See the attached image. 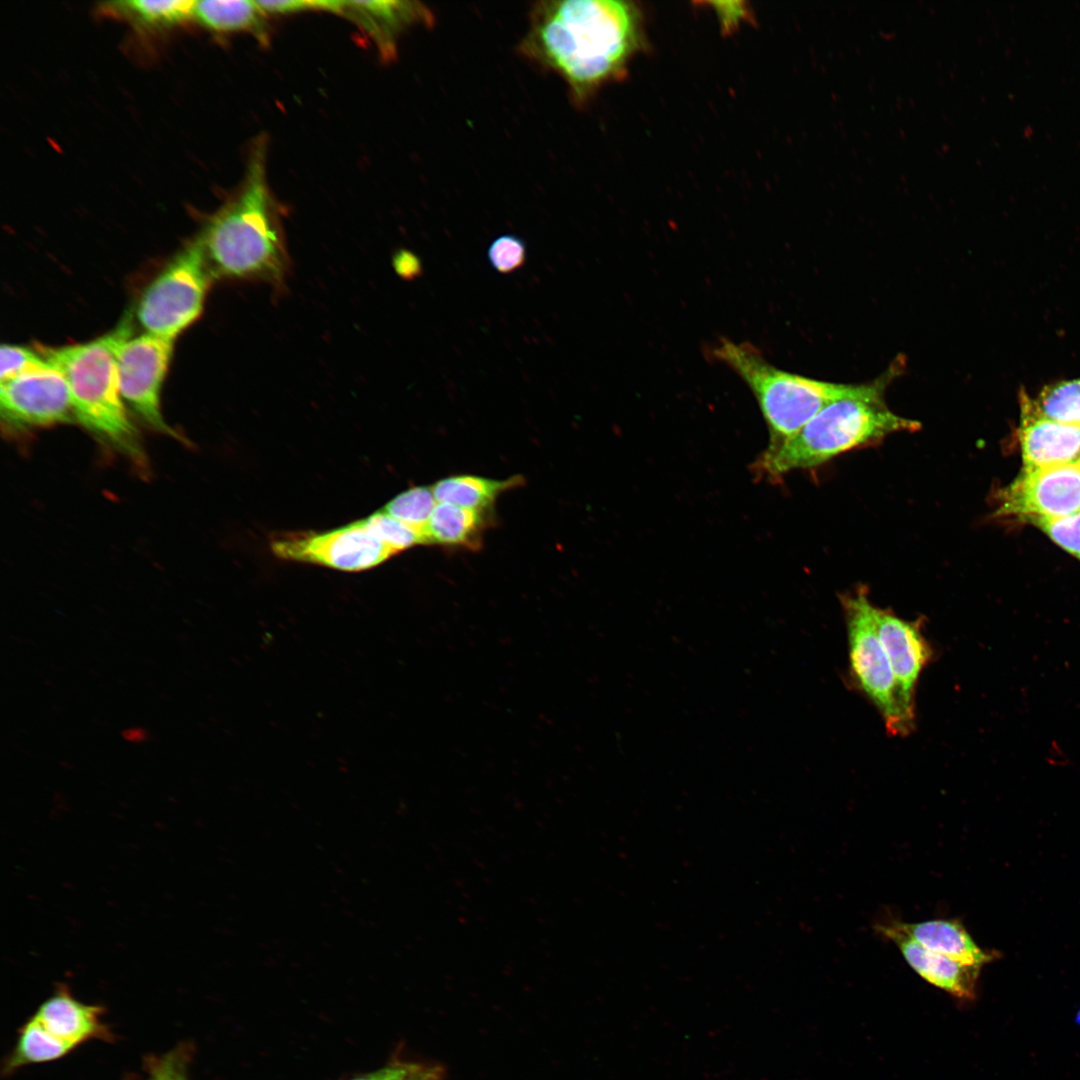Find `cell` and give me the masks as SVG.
<instances>
[{"instance_id":"10","label":"cell","mask_w":1080,"mask_h":1080,"mask_svg":"<svg viewBox=\"0 0 1080 1080\" xmlns=\"http://www.w3.org/2000/svg\"><path fill=\"white\" fill-rule=\"evenodd\" d=\"M1080 512V465L1023 469L997 496L996 515L1031 522Z\"/></svg>"},{"instance_id":"17","label":"cell","mask_w":1080,"mask_h":1080,"mask_svg":"<svg viewBox=\"0 0 1080 1080\" xmlns=\"http://www.w3.org/2000/svg\"><path fill=\"white\" fill-rule=\"evenodd\" d=\"M892 923L926 949L961 964L981 967L993 960V955L982 950L957 919L918 923L893 920Z\"/></svg>"},{"instance_id":"24","label":"cell","mask_w":1080,"mask_h":1080,"mask_svg":"<svg viewBox=\"0 0 1080 1080\" xmlns=\"http://www.w3.org/2000/svg\"><path fill=\"white\" fill-rule=\"evenodd\" d=\"M436 502L431 488L418 486L397 495L382 511L423 532Z\"/></svg>"},{"instance_id":"3","label":"cell","mask_w":1080,"mask_h":1080,"mask_svg":"<svg viewBox=\"0 0 1080 1080\" xmlns=\"http://www.w3.org/2000/svg\"><path fill=\"white\" fill-rule=\"evenodd\" d=\"M131 335V316L128 315L114 330L92 341L39 347L38 351L65 378L74 418L100 442L125 456L145 473L147 457L127 414L118 383V352Z\"/></svg>"},{"instance_id":"35","label":"cell","mask_w":1080,"mask_h":1080,"mask_svg":"<svg viewBox=\"0 0 1080 1080\" xmlns=\"http://www.w3.org/2000/svg\"><path fill=\"white\" fill-rule=\"evenodd\" d=\"M1080 465V464H1079Z\"/></svg>"},{"instance_id":"28","label":"cell","mask_w":1080,"mask_h":1080,"mask_svg":"<svg viewBox=\"0 0 1080 1080\" xmlns=\"http://www.w3.org/2000/svg\"><path fill=\"white\" fill-rule=\"evenodd\" d=\"M1030 523L1080 560V512L1060 518L1036 519Z\"/></svg>"},{"instance_id":"30","label":"cell","mask_w":1080,"mask_h":1080,"mask_svg":"<svg viewBox=\"0 0 1080 1080\" xmlns=\"http://www.w3.org/2000/svg\"><path fill=\"white\" fill-rule=\"evenodd\" d=\"M184 1055L178 1052L163 1056L151 1063L150 1080H187L184 1069Z\"/></svg>"},{"instance_id":"20","label":"cell","mask_w":1080,"mask_h":1080,"mask_svg":"<svg viewBox=\"0 0 1080 1080\" xmlns=\"http://www.w3.org/2000/svg\"><path fill=\"white\" fill-rule=\"evenodd\" d=\"M483 512L437 503L423 531L426 544L473 548L480 543Z\"/></svg>"},{"instance_id":"6","label":"cell","mask_w":1080,"mask_h":1080,"mask_svg":"<svg viewBox=\"0 0 1080 1080\" xmlns=\"http://www.w3.org/2000/svg\"><path fill=\"white\" fill-rule=\"evenodd\" d=\"M848 640L849 670L856 687L881 714L887 732L905 736L915 721L903 711L895 678L879 639L875 608L863 587L841 595Z\"/></svg>"},{"instance_id":"2","label":"cell","mask_w":1080,"mask_h":1080,"mask_svg":"<svg viewBox=\"0 0 1080 1080\" xmlns=\"http://www.w3.org/2000/svg\"><path fill=\"white\" fill-rule=\"evenodd\" d=\"M266 148V138L258 137L241 188L198 237L214 278L281 286L288 276L290 257L267 181Z\"/></svg>"},{"instance_id":"29","label":"cell","mask_w":1080,"mask_h":1080,"mask_svg":"<svg viewBox=\"0 0 1080 1080\" xmlns=\"http://www.w3.org/2000/svg\"><path fill=\"white\" fill-rule=\"evenodd\" d=\"M260 8L266 13L286 14L306 10H325L339 14L341 1H257Z\"/></svg>"},{"instance_id":"34","label":"cell","mask_w":1080,"mask_h":1080,"mask_svg":"<svg viewBox=\"0 0 1080 1080\" xmlns=\"http://www.w3.org/2000/svg\"><path fill=\"white\" fill-rule=\"evenodd\" d=\"M122 737L131 743H143L148 740L149 733L143 727H129L122 731Z\"/></svg>"},{"instance_id":"12","label":"cell","mask_w":1080,"mask_h":1080,"mask_svg":"<svg viewBox=\"0 0 1080 1080\" xmlns=\"http://www.w3.org/2000/svg\"><path fill=\"white\" fill-rule=\"evenodd\" d=\"M879 639L888 657L900 705L915 721V691L919 677L933 658V649L924 636L922 618L905 620L890 609L875 608Z\"/></svg>"},{"instance_id":"1","label":"cell","mask_w":1080,"mask_h":1080,"mask_svg":"<svg viewBox=\"0 0 1080 1080\" xmlns=\"http://www.w3.org/2000/svg\"><path fill=\"white\" fill-rule=\"evenodd\" d=\"M637 41L638 17L629 2L549 0L531 8L519 49L556 73L581 105L623 72Z\"/></svg>"},{"instance_id":"21","label":"cell","mask_w":1080,"mask_h":1080,"mask_svg":"<svg viewBox=\"0 0 1080 1080\" xmlns=\"http://www.w3.org/2000/svg\"><path fill=\"white\" fill-rule=\"evenodd\" d=\"M522 482L520 476L494 480L475 475H456L439 480L431 489L438 503L486 512L502 492Z\"/></svg>"},{"instance_id":"36","label":"cell","mask_w":1080,"mask_h":1080,"mask_svg":"<svg viewBox=\"0 0 1080 1080\" xmlns=\"http://www.w3.org/2000/svg\"><path fill=\"white\" fill-rule=\"evenodd\" d=\"M150 1080V1079H149Z\"/></svg>"},{"instance_id":"4","label":"cell","mask_w":1080,"mask_h":1080,"mask_svg":"<svg viewBox=\"0 0 1080 1080\" xmlns=\"http://www.w3.org/2000/svg\"><path fill=\"white\" fill-rule=\"evenodd\" d=\"M713 358L737 374L753 393L769 432L767 447H775L799 432L818 412L844 398L884 396L887 386L904 368V360L863 384L833 383L781 370L752 344L722 339Z\"/></svg>"},{"instance_id":"32","label":"cell","mask_w":1080,"mask_h":1080,"mask_svg":"<svg viewBox=\"0 0 1080 1080\" xmlns=\"http://www.w3.org/2000/svg\"><path fill=\"white\" fill-rule=\"evenodd\" d=\"M410 1066L411 1063H394L353 1080H400Z\"/></svg>"},{"instance_id":"8","label":"cell","mask_w":1080,"mask_h":1080,"mask_svg":"<svg viewBox=\"0 0 1080 1080\" xmlns=\"http://www.w3.org/2000/svg\"><path fill=\"white\" fill-rule=\"evenodd\" d=\"M270 547L281 559L350 572L373 568L397 554L371 533L364 520L327 532L281 534Z\"/></svg>"},{"instance_id":"18","label":"cell","mask_w":1080,"mask_h":1080,"mask_svg":"<svg viewBox=\"0 0 1080 1080\" xmlns=\"http://www.w3.org/2000/svg\"><path fill=\"white\" fill-rule=\"evenodd\" d=\"M266 13L257 1L202 0L194 1L192 18L217 33L248 32L258 41L269 40Z\"/></svg>"},{"instance_id":"11","label":"cell","mask_w":1080,"mask_h":1080,"mask_svg":"<svg viewBox=\"0 0 1080 1080\" xmlns=\"http://www.w3.org/2000/svg\"><path fill=\"white\" fill-rule=\"evenodd\" d=\"M0 412L9 433L71 422L74 417L69 387L54 367L0 382Z\"/></svg>"},{"instance_id":"26","label":"cell","mask_w":1080,"mask_h":1080,"mask_svg":"<svg viewBox=\"0 0 1080 1080\" xmlns=\"http://www.w3.org/2000/svg\"><path fill=\"white\" fill-rule=\"evenodd\" d=\"M0 357V382L25 373L53 367L38 350L33 351L24 346L2 344Z\"/></svg>"},{"instance_id":"9","label":"cell","mask_w":1080,"mask_h":1080,"mask_svg":"<svg viewBox=\"0 0 1080 1080\" xmlns=\"http://www.w3.org/2000/svg\"><path fill=\"white\" fill-rule=\"evenodd\" d=\"M174 340L144 333L127 339L118 352L121 397L151 428L182 439L164 421L160 391L173 351Z\"/></svg>"},{"instance_id":"5","label":"cell","mask_w":1080,"mask_h":1080,"mask_svg":"<svg viewBox=\"0 0 1080 1080\" xmlns=\"http://www.w3.org/2000/svg\"><path fill=\"white\" fill-rule=\"evenodd\" d=\"M916 420L894 413L884 396L849 397L818 412L799 432L767 447L752 466L762 479L777 480L788 472L819 466L852 449L898 432L920 428Z\"/></svg>"},{"instance_id":"22","label":"cell","mask_w":1080,"mask_h":1080,"mask_svg":"<svg viewBox=\"0 0 1080 1080\" xmlns=\"http://www.w3.org/2000/svg\"><path fill=\"white\" fill-rule=\"evenodd\" d=\"M77 1047L48 1032L40 1023L31 1018L22 1028L16 1047L8 1062L6 1072H12L24 1065L56 1060Z\"/></svg>"},{"instance_id":"33","label":"cell","mask_w":1080,"mask_h":1080,"mask_svg":"<svg viewBox=\"0 0 1080 1080\" xmlns=\"http://www.w3.org/2000/svg\"><path fill=\"white\" fill-rule=\"evenodd\" d=\"M444 1071L438 1065L411 1063L400 1080H443Z\"/></svg>"},{"instance_id":"15","label":"cell","mask_w":1080,"mask_h":1080,"mask_svg":"<svg viewBox=\"0 0 1080 1080\" xmlns=\"http://www.w3.org/2000/svg\"><path fill=\"white\" fill-rule=\"evenodd\" d=\"M364 29L384 55L395 54V42L401 32L415 24L430 25L434 16L415 1H342L341 13Z\"/></svg>"},{"instance_id":"13","label":"cell","mask_w":1080,"mask_h":1080,"mask_svg":"<svg viewBox=\"0 0 1080 1080\" xmlns=\"http://www.w3.org/2000/svg\"><path fill=\"white\" fill-rule=\"evenodd\" d=\"M1020 441L1024 469L1080 464V425L1041 416L1032 408L1030 397L1020 393Z\"/></svg>"},{"instance_id":"16","label":"cell","mask_w":1080,"mask_h":1080,"mask_svg":"<svg viewBox=\"0 0 1080 1080\" xmlns=\"http://www.w3.org/2000/svg\"><path fill=\"white\" fill-rule=\"evenodd\" d=\"M102 1014V1007L80 1002L65 985H60L32 1018L54 1036L78 1046L90 1039L106 1037Z\"/></svg>"},{"instance_id":"31","label":"cell","mask_w":1080,"mask_h":1080,"mask_svg":"<svg viewBox=\"0 0 1080 1080\" xmlns=\"http://www.w3.org/2000/svg\"><path fill=\"white\" fill-rule=\"evenodd\" d=\"M393 263L396 272L404 279H415L422 274L420 259L410 251L399 250Z\"/></svg>"},{"instance_id":"27","label":"cell","mask_w":1080,"mask_h":1080,"mask_svg":"<svg viewBox=\"0 0 1080 1080\" xmlns=\"http://www.w3.org/2000/svg\"><path fill=\"white\" fill-rule=\"evenodd\" d=\"M488 261L499 273L509 274L520 269L526 261V245L515 235L505 234L489 246Z\"/></svg>"},{"instance_id":"7","label":"cell","mask_w":1080,"mask_h":1080,"mask_svg":"<svg viewBox=\"0 0 1080 1080\" xmlns=\"http://www.w3.org/2000/svg\"><path fill=\"white\" fill-rule=\"evenodd\" d=\"M213 274L198 238L148 285L137 307L146 333L174 340L201 314Z\"/></svg>"},{"instance_id":"14","label":"cell","mask_w":1080,"mask_h":1080,"mask_svg":"<svg viewBox=\"0 0 1080 1080\" xmlns=\"http://www.w3.org/2000/svg\"><path fill=\"white\" fill-rule=\"evenodd\" d=\"M876 929L899 948L908 964L927 982L961 999H973L981 967L964 965L923 947L891 922Z\"/></svg>"},{"instance_id":"23","label":"cell","mask_w":1080,"mask_h":1080,"mask_svg":"<svg viewBox=\"0 0 1080 1080\" xmlns=\"http://www.w3.org/2000/svg\"><path fill=\"white\" fill-rule=\"evenodd\" d=\"M1030 403L1043 417L1080 425V378L1047 385Z\"/></svg>"},{"instance_id":"19","label":"cell","mask_w":1080,"mask_h":1080,"mask_svg":"<svg viewBox=\"0 0 1080 1080\" xmlns=\"http://www.w3.org/2000/svg\"><path fill=\"white\" fill-rule=\"evenodd\" d=\"M193 3L190 0H125L101 3L99 9L103 14L124 19L138 29L158 31L192 18Z\"/></svg>"},{"instance_id":"25","label":"cell","mask_w":1080,"mask_h":1080,"mask_svg":"<svg viewBox=\"0 0 1080 1080\" xmlns=\"http://www.w3.org/2000/svg\"><path fill=\"white\" fill-rule=\"evenodd\" d=\"M367 528L383 544L399 553L418 544H426L423 532L378 511L363 519Z\"/></svg>"}]
</instances>
